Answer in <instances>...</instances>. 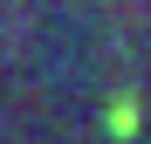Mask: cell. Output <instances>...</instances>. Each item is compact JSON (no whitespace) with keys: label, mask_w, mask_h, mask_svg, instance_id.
I'll return each instance as SVG.
<instances>
[{"label":"cell","mask_w":151,"mask_h":144,"mask_svg":"<svg viewBox=\"0 0 151 144\" xmlns=\"http://www.w3.org/2000/svg\"><path fill=\"white\" fill-rule=\"evenodd\" d=\"M137 124H144V117H137V96H110V110H103V130L124 144V137H137Z\"/></svg>","instance_id":"obj_1"}]
</instances>
